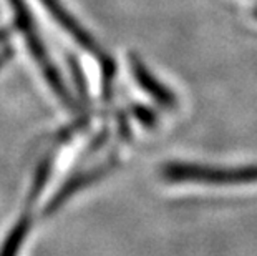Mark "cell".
<instances>
[{
  "instance_id": "obj_4",
  "label": "cell",
  "mask_w": 257,
  "mask_h": 256,
  "mask_svg": "<svg viewBox=\"0 0 257 256\" xmlns=\"http://www.w3.org/2000/svg\"><path fill=\"white\" fill-rule=\"evenodd\" d=\"M111 165H113V163H108L106 166L93 168V170H88L85 173H80V175H75L73 178H70L68 182L65 183L62 188H60V192L52 198L50 205L47 206V213H48V211L52 213V211L58 210L60 206H62L70 197H73L76 192H80V190L85 188L86 185H91V183H95L96 180H100L108 170H110Z\"/></svg>"
},
{
  "instance_id": "obj_5",
  "label": "cell",
  "mask_w": 257,
  "mask_h": 256,
  "mask_svg": "<svg viewBox=\"0 0 257 256\" xmlns=\"http://www.w3.org/2000/svg\"><path fill=\"white\" fill-rule=\"evenodd\" d=\"M29 226H30L29 216H24L22 220L15 223V226L10 230L2 248H0V256H19L22 244H24V239L27 236V233H29Z\"/></svg>"
},
{
  "instance_id": "obj_2",
  "label": "cell",
  "mask_w": 257,
  "mask_h": 256,
  "mask_svg": "<svg viewBox=\"0 0 257 256\" xmlns=\"http://www.w3.org/2000/svg\"><path fill=\"white\" fill-rule=\"evenodd\" d=\"M12 5H14V10H15V15H17L19 29H20L22 34L25 35L27 45H29L32 55H34V58L37 60V63L40 65L42 72H43V75H45V78L48 80V83H50L52 90L55 92V95L70 108V110H75L73 97L70 95L68 89L65 87L62 77H60L57 67L50 60V55H48L47 48H45V45H43L40 35H38V32L34 25V20H32L30 12L27 10L24 0H12Z\"/></svg>"
},
{
  "instance_id": "obj_1",
  "label": "cell",
  "mask_w": 257,
  "mask_h": 256,
  "mask_svg": "<svg viewBox=\"0 0 257 256\" xmlns=\"http://www.w3.org/2000/svg\"><path fill=\"white\" fill-rule=\"evenodd\" d=\"M161 175L168 182L206 183V185H240L257 182V165L247 166H206L193 163H166Z\"/></svg>"
},
{
  "instance_id": "obj_6",
  "label": "cell",
  "mask_w": 257,
  "mask_h": 256,
  "mask_svg": "<svg viewBox=\"0 0 257 256\" xmlns=\"http://www.w3.org/2000/svg\"><path fill=\"white\" fill-rule=\"evenodd\" d=\"M135 113H136V117H138L145 125H153V123H155V118H156V117H155V113L150 112L148 108L141 107V110H140V108H136Z\"/></svg>"
},
{
  "instance_id": "obj_3",
  "label": "cell",
  "mask_w": 257,
  "mask_h": 256,
  "mask_svg": "<svg viewBox=\"0 0 257 256\" xmlns=\"http://www.w3.org/2000/svg\"><path fill=\"white\" fill-rule=\"evenodd\" d=\"M131 68H133V75L141 89L148 92L158 103H161V105H165L168 108L176 107V99H174V95L150 72V70H148V67L138 57H135V55L131 57Z\"/></svg>"
}]
</instances>
